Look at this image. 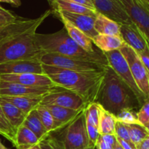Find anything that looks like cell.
I'll list each match as a JSON object with an SVG mask.
<instances>
[{"mask_svg":"<svg viewBox=\"0 0 149 149\" xmlns=\"http://www.w3.org/2000/svg\"><path fill=\"white\" fill-rule=\"evenodd\" d=\"M48 10L34 19L17 17L0 29V63L17 60H39L45 52L36 39V30L50 15Z\"/></svg>","mask_w":149,"mask_h":149,"instance_id":"6da1fadb","label":"cell"},{"mask_svg":"<svg viewBox=\"0 0 149 149\" xmlns=\"http://www.w3.org/2000/svg\"><path fill=\"white\" fill-rule=\"evenodd\" d=\"M44 73L53 84L81 96L87 104L95 102L104 77L101 72H79L42 64ZM105 70V69H104Z\"/></svg>","mask_w":149,"mask_h":149,"instance_id":"7a4b0ae2","label":"cell"},{"mask_svg":"<svg viewBox=\"0 0 149 149\" xmlns=\"http://www.w3.org/2000/svg\"><path fill=\"white\" fill-rule=\"evenodd\" d=\"M95 102L114 116L123 109L138 111L141 107L135 93L109 65L105 66L104 77Z\"/></svg>","mask_w":149,"mask_h":149,"instance_id":"3957f363","label":"cell"},{"mask_svg":"<svg viewBox=\"0 0 149 149\" xmlns=\"http://www.w3.org/2000/svg\"><path fill=\"white\" fill-rule=\"evenodd\" d=\"M36 39L45 53L59 54L108 65L103 52L100 50L95 52H86L68 36L65 28L52 33H36Z\"/></svg>","mask_w":149,"mask_h":149,"instance_id":"277c9868","label":"cell"},{"mask_svg":"<svg viewBox=\"0 0 149 149\" xmlns=\"http://www.w3.org/2000/svg\"><path fill=\"white\" fill-rule=\"evenodd\" d=\"M52 134L63 143L65 149H81L91 146L87 135L84 109L63 129Z\"/></svg>","mask_w":149,"mask_h":149,"instance_id":"5b68a950","label":"cell"},{"mask_svg":"<svg viewBox=\"0 0 149 149\" xmlns=\"http://www.w3.org/2000/svg\"><path fill=\"white\" fill-rule=\"evenodd\" d=\"M42 64L59 67L64 69L79 72H101L105 66L93 61L71 58L55 53H45L41 58Z\"/></svg>","mask_w":149,"mask_h":149,"instance_id":"8992f818","label":"cell"},{"mask_svg":"<svg viewBox=\"0 0 149 149\" xmlns=\"http://www.w3.org/2000/svg\"><path fill=\"white\" fill-rule=\"evenodd\" d=\"M103 54L107 60L108 65H109L114 71V72L132 89V91L138 97L140 103L142 106V105L147 100H148V97H147L141 91L139 87L136 84L131 74L127 62L121 53L119 49L105 52Z\"/></svg>","mask_w":149,"mask_h":149,"instance_id":"52a82bcc","label":"cell"},{"mask_svg":"<svg viewBox=\"0 0 149 149\" xmlns=\"http://www.w3.org/2000/svg\"><path fill=\"white\" fill-rule=\"evenodd\" d=\"M40 105H54L74 110H84L88 104L75 93L55 85L43 96Z\"/></svg>","mask_w":149,"mask_h":149,"instance_id":"ba28073f","label":"cell"},{"mask_svg":"<svg viewBox=\"0 0 149 149\" xmlns=\"http://www.w3.org/2000/svg\"><path fill=\"white\" fill-rule=\"evenodd\" d=\"M119 51L127 62L131 74L141 91L148 97L149 96V71L142 63L139 56L133 49L124 45Z\"/></svg>","mask_w":149,"mask_h":149,"instance_id":"9c48e42d","label":"cell"},{"mask_svg":"<svg viewBox=\"0 0 149 149\" xmlns=\"http://www.w3.org/2000/svg\"><path fill=\"white\" fill-rule=\"evenodd\" d=\"M132 23L149 39V4L144 0H120Z\"/></svg>","mask_w":149,"mask_h":149,"instance_id":"30bf717a","label":"cell"},{"mask_svg":"<svg viewBox=\"0 0 149 149\" xmlns=\"http://www.w3.org/2000/svg\"><path fill=\"white\" fill-rule=\"evenodd\" d=\"M97 13L103 15L119 24H130L132 20L127 14L120 0H91Z\"/></svg>","mask_w":149,"mask_h":149,"instance_id":"8fae6325","label":"cell"},{"mask_svg":"<svg viewBox=\"0 0 149 149\" xmlns=\"http://www.w3.org/2000/svg\"><path fill=\"white\" fill-rule=\"evenodd\" d=\"M45 74L39 60H17L0 63V75L2 74Z\"/></svg>","mask_w":149,"mask_h":149,"instance_id":"7c38bea8","label":"cell"},{"mask_svg":"<svg viewBox=\"0 0 149 149\" xmlns=\"http://www.w3.org/2000/svg\"><path fill=\"white\" fill-rule=\"evenodd\" d=\"M54 87V86H52ZM52 87H31L0 80V97L4 96H44Z\"/></svg>","mask_w":149,"mask_h":149,"instance_id":"4fadbf2b","label":"cell"},{"mask_svg":"<svg viewBox=\"0 0 149 149\" xmlns=\"http://www.w3.org/2000/svg\"><path fill=\"white\" fill-rule=\"evenodd\" d=\"M120 36L125 45L130 47L137 54L149 47L148 39L133 23L120 24Z\"/></svg>","mask_w":149,"mask_h":149,"instance_id":"5bb4252c","label":"cell"},{"mask_svg":"<svg viewBox=\"0 0 149 149\" xmlns=\"http://www.w3.org/2000/svg\"><path fill=\"white\" fill-rule=\"evenodd\" d=\"M54 13L58 15V17H62L69 21L71 24L84 32L92 39L98 34L94 28L95 17L86 15L75 14V13L61 11V10H55Z\"/></svg>","mask_w":149,"mask_h":149,"instance_id":"9a60e30c","label":"cell"},{"mask_svg":"<svg viewBox=\"0 0 149 149\" xmlns=\"http://www.w3.org/2000/svg\"><path fill=\"white\" fill-rule=\"evenodd\" d=\"M45 106L52 116L53 125L52 132H57L63 129L71 123L83 110H74L54 105H42Z\"/></svg>","mask_w":149,"mask_h":149,"instance_id":"2e32d148","label":"cell"},{"mask_svg":"<svg viewBox=\"0 0 149 149\" xmlns=\"http://www.w3.org/2000/svg\"><path fill=\"white\" fill-rule=\"evenodd\" d=\"M0 80L10 82L18 83L31 87H52L55 86L50 79L45 74H2L0 75Z\"/></svg>","mask_w":149,"mask_h":149,"instance_id":"e0dca14e","label":"cell"},{"mask_svg":"<svg viewBox=\"0 0 149 149\" xmlns=\"http://www.w3.org/2000/svg\"><path fill=\"white\" fill-rule=\"evenodd\" d=\"M64 25V28L66 30L68 36L84 50L88 52H95L99 49L94 47V44L91 38L85 34L81 30L76 28L69 21L62 17H58Z\"/></svg>","mask_w":149,"mask_h":149,"instance_id":"ac0fdd59","label":"cell"},{"mask_svg":"<svg viewBox=\"0 0 149 149\" xmlns=\"http://www.w3.org/2000/svg\"><path fill=\"white\" fill-rule=\"evenodd\" d=\"M0 97L28 114L40 104L43 96H4Z\"/></svg>","mask_w":149,"mask_h":149,"instance_id":"d6986e66","label":"cell"},{"mask_svg":"<svg viewBox=\"0 0 149 149\" xmlns=\"http://www.w3.org/2000/svg\"><path fill=\"white\" fill-rule=\"evenodd\" d=\"M92 40L96 47L103 53L113 50H117L125 45V42L121 36L111 35L97 34L93 38Z\"/></svg>","mask_w":149,"mask_h":149,"instance_id":"ffe728a7","label":"cell"},{"mask_svg":"<svg viewBox=\"0 0 149 149\" xmlns=\"http://www.w3.org/2000/svg\"><path fill=\"white\" fill-rule=\"evenodd\" d=\"M95 30L98 34L120 36V24L97 13L94 23Z\"/></svg>","mask_w":149,"mask_h":149,"instance_id":"44dd1931","label":"cell"},{"mask_svg":"<svg viewBox=\"0 0 149 149\" xmlns=\"http://www.w3.org/2000/svg\"><path fill=\"white\" fill-rule=\"evenodd\" d=\"M0 106L6 117L10 122V125L16 131L19 127L23 125L27 114L10 103L3 100L1 97H0Z\"/></svg>","mask_w":149,"mask_h":149,"instance_id":"7402d4cb","label":"cell"},{"mask_svg":"<svg viewBox=\"0 0 149 149\" xmlns=\"http://www.w3.org/2000/svg\"><path fill=\"white\" fill-rule=\"evenodd\" d=\"M22 125L30 130L37 137L39 141L46 138L49 134L42 125L36 109H33L28 113Z\"/></svg>","mask_w":149,"mask_h":149,"instance_id":"603a6c76","label":"cell"},{"mask_svg":"<svg viewBox=\"0 0 149 149\" xmlns=\"http://www.w3.org/2000/svg\"><path fill=\"white\" fill-rule=\"evenodd\" d=\"M55 10H61L75 14L86 15L93 17H96L97 14V11L85 6L64 0H55Z\"/></svg>","mask_w":149,"mask_h":149,"instance_id":"cb8c5ba5","label":"cell"},{"mask_svg":"<svg viewBox=\"0 0 149 149\" xmlns=\"http://www.w3.org/2000/svg\"><path fill=\"white\" fill-rule=\"evenodd\" d=\"M39 143V140L38 139L37 137L30 130L23 125H21L16 130L13 146L15 148L31 146L38 144Z\"/></svg>","mask_w":149,"mask_h":149,"instance_id":"d4e9b609","label":"cell"},{"mask_svg":"<svg viewBox=\"0 0 149 149\" xmlns=\"http://www.w3.org/2000/svg\"><path fill=\"white\" fill-rule=\"evenodd\" d=\"M116 119L112 113L100 106L98 132L100 135H114Z\"/></svg>","mask_w":149,"mask_h":149,"instance_id":"484cf974","label":"cell"},{"mask_svg":"<svg viewBox=\"0 0 149 149\" xmlns=\"http://www.w3.org/2000/svg\"><path fill=\"white\" fill-rule=\"evenodd\" d=\"M125 126L128 131L131 141L135 147L145 138L149 137V130L140 124L125 125Z\"/></svg>","mask_w":149,"mask_h":149,"instance_id":"4316f807","label":"cell"},{"mask_svg":"<svg viewBox=\"0 0 149 149\" xmlns=\"http://www.w3.org/2000/svg\"><path fill=\"white\" fill-rule=\"evenodd\" d=\"M15 132L16 131L10 125V122L7 119L0 106V135L10 141L13 145H14Z\"/></svg>","mask_w":149,"mask_h":149,"instance_id":"83f0119b","label":"cell"},{"mask_svg":"<svg viewBox=\"0 0 149 149\" xmlns=\"http://www.w3.org/2000/svg\"><path fill=\"white\" fill-rule=\"evenodd\" d=\"M35 109L37 112L38 116H39L43 126L45 127V128L49 133H51L52 130V125H53V119H52V116L50 112L45 106L40 104Z\"/></svg>","mask_w":149,"mask_h":149,"instance_id":"f1b7e54d","label":"cell"},{"mask_svg":"<svg viewBox=\"0 0 149 149\" xmlns=\"http://www.w3.org/2000/svg\"><path fill=\"white\" fill-rule=\"evenodd\" d=\"M117 144L115 135H99L95 143V149H113Z\"/></svg>","mask_w":149,"mask_h":149,"instance_id":"f546056e","label":"cell"},{"mask_svg":"<svg viewBox=\"0 0 149 149\" xmlns=\"http://www.w3.org/2000/svg\"><path fill=\"white\" fill-rule=\"evenodd\" d=\"M39 145L40 149H65L63 143L52 133L41 140Z\"/></svg>","mask_w":149,"mask_h":149,"instance_id":"4dcf8cb0","label":"cell"},{"mask_svg":"<svg viewBox=\"0 0 149 149\" xmlns=\"http://www.w3.org/2000/svg\"><path fill=\"white\" fill-rule=\"evenodd\" d=\"M137 112L138 111L132 109H123L115 117L116 121L122 122L125 125L138 124L137 119Z\"/></svg>","mask_w":149,"mask_h":149,"instance_id":"1f68e13d","label":"cell"},{"mask_svg":"<svg viewBox=\"0 0 149 149\" xmlns=\"http://www.w3.org/2000/svg\"><path fill=\"white\" fill-rule=\"evenodd\" d=\"M137 119L138 124L149 128V100H147L137 112Z\"/></svg>","mask_w":149,"mask_h":149,"instance_id":"d6a6232c","label":"cell"},{"mask_svg":"<svg viewBox=\"0 0 149 149\" xmlns=\"http://www.w3.org/2000/svg\"><path fill=\"white\" fill-rule=\"evenodd\" d=\"M114 135H116V138H120L122 141L127 142L128 144L132 146L135 147V146L134 145V144L132 143V141H131L129 133H128V131L127 130L126 126H125V124L116 121V126H115Z\"/></svg>","mask_w":149,"mask_h":149,"instance_id":"836d02e7","label":"cell"},{"mask_svg":"<svg viewBox=\"0 0 149 149\" xmlns=\"http://www.w3.org/2000/svg\"><path fill=\"white\" fill-rule=\"evenodd\" d=\"M17 18V16L14 15L9 10H5L0 6V24L5 26L12 23Z\"/></svg>","mask_w":149,"mask_h":149,"instance_id":"e575fe53","label":"cell"},{"mask_svg":"<svg viewBox=\"0 0 149 149\" xmlns=\"http://www.w3.org/2000/svg\"><path fill=\"white\" fill-rule=\"evenodd\" d=\"M140 60L143 64L147 71H149V47L146 48L143 51L138 54Z\"/></svg>","mask_w":149,"mask_h":149,"instance_id":"d590c367","label":"cell"},{"mask_svg":"<svg viewBox=\"0 0 149 149\" xmlns=\"http://www.w3.org/2000/svg\"><path fill=\"white\" fill-rule=\"evenodd\" d=\"M64 1H71V2L77 3V4H81V5L85 6V7L92 9V10H95V9L94 7V5H93V1H92L91 0H64Z\"/></svg>","mask_w":149,"mask_h":149,"instance_id":"8d00e7d4","label":"cell"},{"mask_svg":"<svg viewBox=\"0 0 149 149\" xmlns=\"http://www.w3.org/2000/svg\"><path fill=\"white\" fill-rule=\"evenodd\" d=\"M136 149H149V137L141 141L136 146Z\"/></svg>","mask_w":149,"mask_h":149,"instance_id":"74e56055","label":"cell"},{"mask_svg":"<svg viewBox=\"0 0 149 149\" xmlns=\"http://www.w3.org/2000/svg\"><path fill=\"white\" fill-rule=\"evenodd\" d=\"M116 140H117L118 143H119V145L122 147V148L123 149H136V147L132 146H130V144H128L127 142L122 141V140L120 139V138H116Z\"/></svg>","mask_w":149,"mask_h":149,"instance_id":"f35d334b","label":"cell"},{"mask_svg":"<svg viewBox=\"0 0 149 149\" xmlns=\"http://www.w3.org/2000/svg\"><path fill=\"white\" fill-rule=\"evenodd\" d=\"M16 149H40L39 148V143L36 144V145L31 146H26V147H17Z\"/></svg>","mask_w":149,"mask_h":149,"instance_id":"ab89813d","label":"cell"},{"mask_svg":"<svg viewBox=\"0 0 149 149\" xmlns=\"http://www.w3.org/2000/svg\"><path fill=\"white\" fill-rule=\"evenodd\" d=\"M11 4L15 7H20L21 5V1L20 0H10Z\"/></svg>","mask_w":149,"mask_h":149,"instance_id":"60d3db41","label":"cell"},{"mask_svg":"<svg viewBox=\"0 0 149 149\" xmlns=\"http://www.w3.org/2000/svg\"><path fill=\"white\" fill-rule=\"evenodd\" d=\"M47 1L49 5L52 7V12H54L55 10V0H47Z\"/></svg>","mask_w":149,"mask_h":149,"instance_id":"b9f144b4","label":"cell"},{"mask_svg":"<svg viewBox=\"0 0 149 149\" xmlns=\"http://www.w3.org/2000/svg\"><path fill=\"white\" fill-rule=\"evenodd\" d=\"M113 149H123V148H122V147L121 146L119 145V144L118 143V142H117V144H116V146H115V148Z\"/></svg>","mask_w":149,"mask_h":149,"instance_id":"7bdbcfd3","label":"cell"},{"mask_svg":"<svg viewBox=\"0 0 149 149\" xmlns=\"http://www.w3.org/2000/svg\"><path fill=\"white\" fill-rule=\"evenodd\" d=\"M0 2H5V3H9V4H11L10 0H0Z\"/></svg>","mask_w":149,"mask_h":149,"instance_id":"ee69618b","label":"cell"},{"mask_svg":"<svg viewBox=\"0 0 149 149\" xmlns=\"http://www.w3.org/2000/svg\"><path fill=\"white\" fill-rule=\"evenodd\" d=\"M0 149H8V148H7V147L4 146L2 144V143H1L0 144Z\"/></svg>","mask_w":149,"mask_h":149,"instance_id":"f6af8a7d","label":"cell"},{"mask_svg":"<svg viewBox=\"0 0 149 149\" xmlns=\"http://www.w3.org/2000/svg\"><path fill=\"white\" fill-rule=\"evenodd\" d=\"M81 149H95V146H91L87 147V148H81Z\"/></svg>","mask_w":149,"mask_h":149,"instance_id":"bcb514c9","label":"cell"},{"mask_svg":"<svg viewBox=\"0 0 149 149\" xmlns=\"http://www.w3.org/2000/svg\"><path fill=\"white\" fill-rule=\"evenodd\" d=\"M3 26H3V25L0 24V29H1V28H2V27H3Z\"/></svg>","mask_w":149,"mask_h":149,"instance_id":"7dc6e473","label":"cell"},{"mask_svg":"<svg viewBox=\"0 0 149 149\" xmlns=\"http://www.w3.org/2000/svg\"><path fill=\"white\" fill-rule=\"evenodd\" d=\"M144 1H146L147 3H148V4H149V0H144Z\"/></svg>","mask_w":149,"mask_h":149,"instance_id":"c3c4849f","label":"cell"},{"mask_svg":"<svg viewBox=\"0 0 149 149\" xmlns=\"http://www.w3.org/2000/svg\"><path fill=\"white\" fill-rule=\"evenodd\" d=\"M1 143V140H0V144Z\"/></svg>","mask_w":149,"mask_h":149,"instance_id":"681fc988","label":"cell"}]
</instances>
